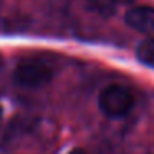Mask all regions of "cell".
<instances>
[{"label": "cell", "mask_w": 154, "mask_h": 154, "mask_svg": "<svg viewBox=\"0 0 154 154\" xmlns=\"http://www.w3.org/2000/svg\"><path fill=\"white\" fill-rule=\"evenodd\" d=\"M98 106L101 113L108 118H123L129 114L134 106V96L128 88L113 85L101 91L98 98Z\"/></svg>", "instance_id": "1"}, {"label": "cell", "mask_w": 154, "mask_h": 154, "mask_svg": "<svg viewBox=\"0 0 154 154\" xmlns=\"http://www.w3.org/2000/svg\"><path fill=\"white\" fill-rule=\"evenodd\" d=\"M53 78V70L40 61H25L20 63L14 71V81L17 86L37 90L48 85Z\"/></svg>", "instance_id": "2"}, {"label": "cell", "mask_w": 154, "mask_h": 154, "mask_svg": "<svg viewBox=\"0 0 154 154\" xmlns=\"http://www.w3.org/2000/svg\"><path fill=\"white\" fill-rule=\"evenodd\" d=\"M124 22L136 32L154 35V7L139 5L129 8L124 15Z\"/></svg>", "instance_id": "3"}, {"label": "cell", "mask_w": 154, "mask_h": 154, "mask_svg": "<svg viewBox=\"0 0 154 154\" xmlns=\"http://www.w3.org/2000/svg\"><path fill=\"white\" fill-rule=\"evenodd\" d=\"M136 57L143 65L154 68V38H146L137 45Z\"/></svg>", "instance_id": "4"}, {"label": "cell", "mask_w": 154, "mask_h": 154, "mask_svg": "<svg viewBox=\"0 0 154 154\" xmlns=\"http://www.w3.org/2000/svg\"><path fill=\"white\" fill-rule=\"evenodd\" d=\"M88 7L101 17H111L116 12V4L111 0H88Z\"/></svg>", "instance_id": "5"}, {"label": "cell", "mask_w": 154, "mask_h": 154, "mask_svg": "<svg viewBox=\"0 0 154 154\" xmlns=\"http://www.w3.org/2000/svg\"><path fill=\"white\" fill-rule=\"evenodd\" d=\"M111 2H114V4H133L134 0H111Z\"/></svg>", "instance_id": "6"}, {"label": "cell", "mask_w": 154, "mask_h": 154, "mask_svg": "<svg viewBox=\"0 0 154 154\" xmlns=\"http://www.w3.org/2000/svg\"><path fill=\"white\" fill-rule=\"evenodd\" d=\"M70 154H85V151L83 149H73Z\"/></svg>", "instance_id": "7"}, {"label": "cell", "mask_w": 154, "mask_h": 154, "mask_svg": "<svg viewBox=\"0 0 154 154\" xmlns=\"http://www.w3.org/2000/svg\"><path fill=\"white\" fill-rule=\"evenodd\" d=\"M0 123H2V106H0Z\"/></svg>", "instance_id": "8"}, {"label": "cell", "mask_w": 154, "mask_h": 154, "mask_svg": "<svg viewBox=\"0 0 154 154\" xmlns=\"http://www.w3.org/2000/svg\"><path fill=\"white\" fill-rule=\"evenodd\" d=\"M0 63H2V60H0Z\"/></svg>", "instance_id": "9"}]
</instances>
